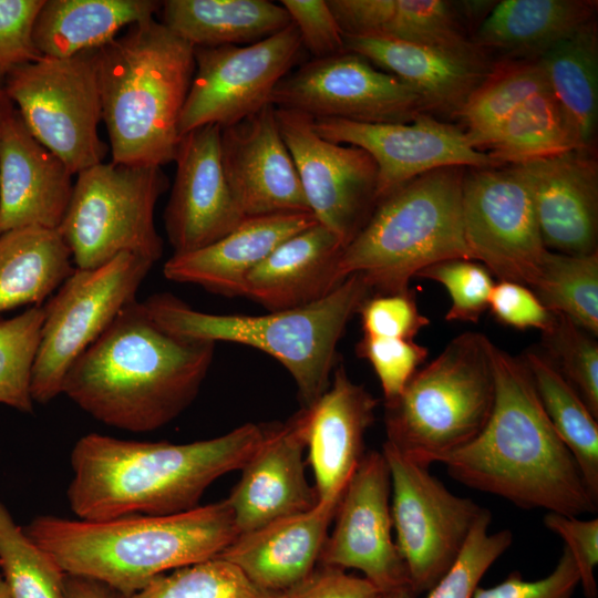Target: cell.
Here are the masks:
<instances>
[{"mask_svg": "<svg viewBox=\"0 0 598 598\" xmlns=\"http://www.w3.org/2000/svg\"><path fill=\"white\" fill-rule=\"evenodd\" d=\"M72 176L14 109L0 142V235L28 227L58 229L71 200Z\"/></svg>", "mask_w": 598, "mask_h": 598, "instance_id": "cell-23", "label": "cell"}, {"mask_svg": "<svg viewBox=\"0 0 598 598\" xmlns=\"http://www.w3.org/2000/svg\"><path fill=\"white\" fill-rule=\"evenodd\" d=\"M270 104L313 118L360 123H408L426 113L406 84L349 51L291 70L276 85Z\"/></svg>", "mask_w": 598, "mask_h": 598, "instance_id": "cell-15", "label": "cell"}, {"mask_svg": "<svg viewBox=\"0 0 598 598\" xmlns=\"http://www.w3.org/2000/svg\"><path fill=\"white\" fill-rule=\"evenodd\" d=\"M417 277L441 283L450 295L448 321L477 322L488 308L494 287L491 272L472 259H448L424 268Z\"/></svg>", "mask_w": 598, "mask_h": 598, "instance_id": "cell-44", "label": "cell"}, {"mask_svg": "<svg viewBox=\"0 0 598 598\" xmlns=\"http://www.w3.org/2000/svg\"><path fill=\"white\" fill-rule=\"evenodd\" d=\"M492 346L467 331L385 403L386 442L419 464L433 463L474 440L494 402Z\"/></svg>", "mask_w": 598, "mask_h": 598, "instance_id": "cell-8", "label": "cell"}, {"mask_svg": "<svg viewBox=\"0 0 598 598\" xmlns=\"http://www.w3.org/2000/svg\"><path fill=\"white\" fill-rule=\"evenodd\" d=\"M58 229L28 227L0 235V313L40 306L74 270Z\"/></svg>", "mask_w": 598, "mask_h": 598, "instance_id": "cell-33", "label": "cell"}, {"mask_svg": "<svg viewBox=\"0 0 598 598\" xmlns=\"http://www.w3.org/2000/svg\"><path fill=\"white\" fill-rule=\"evenodd\" d=\"M551 313L598 333V252L568 255L547 249L530 286Z\"/></svg>", "mask_w": 598, "mask_h": 598, "instance_id": "cell-38", "label": "cell"}, {"mask_svg": "<svg viewBox=\"0 0 598 598\" xmlns=\"http://www.w3.org/2000/svg\"><path fill=\"white\" fill-rule=\"evenodd\" d=\"M0 598H11L4 582L0 585Z\"/></svg>", "mask_w": 598, "mask_h": 598, "instance_id": "cell-56", "label": "cell"}, {"mask_svg": "<svg viewBox=\"0 0 598 598\" xmlns=\"http://www.w3.org/2000/svg\"><path fill=\"white\" fill-rule=\"evenodd\" d=\"M317 223L311 213L246 217L215 243L173 254L164 264L163 275L171 281L194 283L225 297H243L249 272L282 241Z\"/></svg>", "mask_w": 598, "mask_h": 598, "instance_id": "cell-27", "label": "cell"}, {"mask_svg": "<svg viewBox=\"0 0 598 598\" xmlns=\"http://www.w3.org/2000/svg\"><path fill=\"white\" fill-rule=\"evenodd\" d=\"M43 0H0V89L13 70L41 58L32 27Z\"/></svg>", "mask_w": 598, "mask_h": 598, "instance_id": "cell-47", "label": "cell"}, {"mask_svg": "<svg viewBox=\"0 0 598 598\" xmlns=\"http://www.w3.org/2000/svg\"><path fill=\"white\" fill-rule=\"evenodd\" d=\"M341 239L319 223L276 247L246 278L243 297L268 311L295 309L316 302L343 280L338 261Z\"/></svg>", "mask_w": 598, "mask_h": 598, "instance_id": "cell-28", "label": "cell"}, {"mask_svg": "<svg viewBox=\"0 0 598 598\" xmlns=\"http://www.w3.org/2000/svg\"><path fill=\"white\" fill-rule=\"evenodd\" d=\"M297 28L302 47L313 59L328 58L346 51L342 31L324 0H281Z\"/></svg>", "mask_w": 598, "mask_h": 598, "instance_id": "cell-48", "label": "cell"}, {"mask_svg": "<svg viewBox=\"0 0 598 598\" xmlns=\"http://www.w3.org/2000/svg\"><path fill=\"white\" fill-rule=\"evenodd\" d=\"M579 586V573L564 547L554 569L537 580H525L520 573L512 571L492 587H478L473 598H573Z\"/></svg>", "mask_w": 598, "mask_h": 598, "instance_id": "cell-49", "label": "cell"}, {"mask_svg": "<svg viewBox=\"0 0 598 598\" xmlns=\"http://www.w3.org/2000/svg\"><path fill=\"white\" fill-rule=\"evenodd\" d=\"M539 61L548 89L581 148H591L598 121V32L596 20L563 40Z\"/></svg>", "mask_w": 598, "mask_h": 598, "instance_id": "cell-34", "label": "cell"}, {"mask_svg": "<svg viewBox=\"0 0 598 598\" xmlns=\"http://www.w3.org/2000/svg\"><path fill=\"white\" fill-rule=\"evenodd\" d=\"M220 157L245 218L311 213L272 104L220 128Z\"/></svg>", "mask_w": 598, "mask_h": 598, "instance_id": "cell-19", "label": "cell"}, {"mask_svg": "<svg viewBox=\"0 0 598 598\" xmlns=\"http://www.w3.org/2000/svg\"><path fill=\"white\" fill-rule=\"evenodd\" d=\"M68 576L130 598L153 579L220 555L238 536L227 499L169 515L105 520L41 515L24 528Z\"/></svg>", "mask_w": 598, "mask_h": 598, "instance_id": "cell-4", "label": "cell"}, {"mask_svg": "<svg viewBox=\"0 0 598 598\" xmlns=\"http://www.w3.org/2000/svg\"><path fill=\"white\" fill-rule=\"evenodd\" d=\"M14 109L13 103L9 100L3 89H0V142L6 122Z\"/></svg>", "mask_w": 598, "mask_h": 598, "instance_id": "cell-54", "label": "cell"}, {"mask_svg": "<svg viewBox=\"0 0 598 598\" xmlns=\"http://www.w3.org/2000/svg\"><path fill=\"white\" fill-rule=\"evenodd\" d=\"M3 584V577H2V573H1V566H0V585Z\"/></svg>", "mask_w": 598, "mask_h": 598, "instance_id": "cell-57", "label": "cell"}, {"mask_svg": "<svg viewBox=\"0 0 598 598\" xmlns=\"http://www.w3.org/2000/svg\"><path fill=\"white\" fill-rule=\"evenodd\" d=\"M310 408L307 448L315 489L322 502H339L364 456V435L374 421L378 400L353 382L343 365Z\"/></svg>", "mask_w": 598, "mask_h": 598, "instance_id": "cell-25", "label": "cell"}, {"mask_svg": "<svg viewBox=\"0 0 598 598\" xmlns=\"http://www.w3.org/2000/svg\"><path fill=\"white\" fill-rule=\"evenodd\" d=\"M465 169H432L378 200L340 254V279L359 274L377 295L396 293L431 265L471 259L462 216Z\"/></svg>", "mask_w": 598, "mask_h": 598, "instance_id": "cell-7", "label": "cell"}, {"mask_svg": "<svg viewBox=\"0 0 598 598\" xmlns=\"http://www.w3.org/2000/svg\"><path fill=\"white\" fill-rule=\"evenodd\" d=\"M491 522L483 507L458 556L425 598H473L484 574L513 543L509 529L489 533Z\"/></svg>", "mask_w": 598, "mask_h": 598, "instance_id": "cell-42", "label": "cell"}, {"mask_svg": "<svg viewBox=\"0 0 598 598\" xmlns=\"http://www.w3.org/2000/svg\"><path fill=\"white\" fill-rule=\"evenodd\" d=\"M594 0H502L493 4L472 34L491 56L538 60L556 44L595 20Z\"/></svg>", "mask_w": 598, "mask_h": 598, "instance_id": "cell-29", "label": "cell"}, {"mask_svg": "<svg viewBox=\"0 0 598 598\" xmlns=\"http://www.w3.org/2000/svg\"><path fill=\"white\" fill-rule=\"evenodd\" d=\"M97 50L70 58H43L20 65L3 91L30 133L73 175L103 162L109 145L102 121Z\"/></svg>", "mask_w": 598, "mask_h": 598, "instance_id": "cell-10", "label": "cell"}, {"mask_svg": "<svg viewBox=\"0 0 598 598\" xmlns=\"http://www.w3.org/2000/svg\"><path fill=\"white\" fill-rule=\"evenodd\" d=\"M162 23L194 48L247 45L291 23L286 9L268 0H166Z\"/></svg>", "mask_w": 598, "mask_h": 598, "instance_id": "cell-32", "label": "cell"}, {"mask_svg": "<svg viewBox=\"0 0 598 598\" xmlns=\"http://www.w3.org/2000/svg\"><path fill=\"white\" fill-rule=\"evenodd\" d=\"M176 175L164 212L174 255L206 247L231 231L245 217L224 174L220 127L206 125L181 137Z\"/></svg>", "mask_w": 598, "mask_h": 598, "instance_id": "cell-20", "label": "cell"}, {"mask_svg": "<svg viewBox=\"0 0 598 598\" xmlns=\"http://www.w3.org/2000/svg\"><path fill=\"white\" fill-rule=\"evenodd\" d=\"M390 497L386 461L382 452L370 451L343 492L320 556L326 567L361 571L383 595L410 586L392 536Z\"/></svg>", "mask_w": 598, "mask_h": 598, "instance_id": "cell-17", "label": "cell"}, {"mask_svg": "<svg viewBox=\"0 0 598 598\" xmlns=\"http://www.w3.org/2000/svg\"><path fill=\"white\" fill-rule=\"evenodd\" d=\"M414 596L411 587L405 586L384 594L382 598H414Z\"/></svg>", "mask_w": 598, "mask_h": 598, "instance_id": "cell-55", "label": "cell"}, {"mask_svg": "<svg viewBox=\"0 0 598 598\" xmlns=\"http://www.w3.org/2000/svg\"><path fill=\"white\" fill-rule=\"evenodd\" d=\"M303 50L292 22L251 44L195 48V72L178 121L181 137L206 125H233L270 104L276 85Z\"/></svg>", "mask_w": 598, "mask_h": 598, "instance_id": "cell-14", "label": "cell"}, {"mask_svg": "<svg viewBox=\"0 0 598 598\" xmlns=\"http://www.w3.org/2000/svg\"><path fill=\"white\" fill-rule=\"evenodd\" d=\"M0 566L11 598H66V575L1 503Z\"/></svg>", "mask_w": 598, "mask_h": 598, "instance_id": "cell-39", "label": "cell"}, {"mask_svg": "<svg viewBox=\"0 0 598 598\" xmlns=\"http://www.w3.org/2000/svg\"><path fill=\"white\" fill-rule=\"evenodd\" d=\"M306 408L281 424H271L256 453L241 467L227 499L238 535L311 509L319 502L306 478Z\"/></svg>", "mask_w": 598, "mask_h": 598, "instance_id": "cell-21", "label": "cell"}, {"mask_svg": "<svg viewBox=\"0 0 598 598\" xmlns=\"http://www.w3.org/2000/svg\"><path fill=\"white\" fill-rule=\"evenodd\" d=\"M581 148L549 90L517 106L480 147L497 166L519 165Z\"/></svg>", "mask_w": 598, "mask_h": 598, "instance_id": "cell-35", "label": "cell"}, {"mask_svg": "<svg viewBox=\"0 0 598 598\" xmlns=\"http://www.w3.org/2000/svg\"><path fill=\"white\" fill-rule=\"evenodd\" d=\"M161 6L154 0H43L32 41L43 58H70L104 47L122 29L152 19Z\"/></svg>", "mask_w": 598, "mask_h": 598, "instance_id": "cell-31", "label": "cell"}, {"mask_svg": "<svg viewBox=\"0 0 598 598\" xmlns=\"http://www.w3.org/2000/svg\"><path fill=\"white\" fill-rule=\"evenodd\" d=\"M488 308L499 323L518 330L537 329L544 332L554 320V315L545 308L533 290L513 281L494 285Z\"/></svg>", "mask_w": 598, "mask_h": 598, "instance_id": "cell-51", "label": "cell"}, {"mask_svg": "<svg viewBox=\"0 0 598 598\" xmlns=\"http://www.w3.org/2000/svg\"><path fill=\"white\" fill-rule=\"evenodd\" d=\"M553 315L551 326L543 332L550 360L597 417L598 344L587 331L565 316Z\"/></svg>", "mask_w": 598, "mask_h": 598, "instance_id": "cell-43", "label": "cell"}, {"mask_svg": "<svg viewBox=\"0 0 598 598\" xmlns=\"http://www.w3.org/2000/svg\"><path fill=\"white\" fill-rule=\"evenodd\" d=\"M370 292L364 278L353 274L316 302L266 315L207 313L166 292L143 302L169 332L239 343L269 354L291 374L302 408H310L329 388L338 342Z\"/></svg>", "mask_w": 598, "mask_h": 598, "instance_id": "cell-6", "label": "cell"}, {"mask_svg": "<svg viewBox=\"0 0 598 598\" xmlns=\"http://www.w3.org/2000/svg\"><path fill=\"white\" fill-rule=\"evenodd\" d=\"M194 50L154 18L132 24L97 50L112 162L161 167L174 162Z\"/></svg>", "mask_w": 598, "mask_h": 598, "instance_id": "cell-5", "label": "cell"}, {"mask_svg": "<svg viewBox=\"0 0 598 598\" xmlns=\"http://www.w3.org/2000/svg\"><path fill=\"white\" fill-rule=\"evenodd\" d=\"M381 452L390 472L395 544L416 595L451 567L483 507L450 492L427 466L386 441Z\"/></svg>", "mask_w": 598, "mask_h": 598, "instance_id": "cell-12", "label": "cell"}, {"mask_svg": "<svg viewBox=\"0 0 598 598\" xmlns=\"http://www.w3.org/2000/svg\"><path fill=\"white\" fill-rule=\"evenodd\" d=\"M357 354L374 370L385 403L394 401L427 357V348L408 339L363 336L355 347Z\"/></svg>", "mask_w": 598, "mask_h": 598, "instance_id": "cell-45", "label": "cell"}, {"mask_svg": "<svg viewBox=\"0 0 598 598\" xmlns=\"http://www.w3.org/2000/svg\"><path fill=\"white\" fill-rule=\"evenodd\" d=\"M65 586L66 598H118L106 586L86 578L66 575Z\"/></svg>", "mask_w": 598, "mask_h": 598, "instance_id": "cell-53", "label": "cell"}, {"mask_svg": "<svg viewBox=\"0 0 598 598\" xmlns=\"http://www.w3.org/2000/svg\"><path fill=\"white\" fill-rule=\"evenodd\" d=\"M544 525L557 534L569 550L579 573V585L586 598H597L595 568L598 564V518L547 512Z\"/></svg>", "mask_w": 598, "mask_h": 598, "instance_id": "cell-50", "label": "cell"}, {"mask_svg": "<svg viewBox=\"0 0 598 598\" xmlns=\"http://www.w3.org/2000/svg\"><path fill=\"white\" fill-rule=\"evenodd\" d=\"M316 132L363 148L378 166L377 202L409 181L445 166H497L475 150L461 126L422 113L408 123H360L313 118Z\"/></svg>", "mask_w": 598, "mask_h": 598, "instance_id": "cell-18", "label": "cell"}, {"mask_svg": "<svg viewBox=\"0 0 598 598\" xmlns=\"http://www.w3.org/2000/svg\"><path fill=\"white\" fill-rule=\"evenodd\" d=\"M344 49L406 84L427 114L455 118L495 60L478 48L448 50L378 37L343 35Z\"/></svg>", "mask_w": 598, "mask_h": 598, "instance_id": "cell-24", "label": "cell"}, {"mask_svg": "<svg viewBox=\"0 0 598 598\" xmlns=\"http://www.w3.org/2000/svg\"><path fill=\"white\" fill-rule=\"evenodd\" d=\"M519 166L530 185L545 247L568 255L597 251L598 163L594 147Z\"/></svg>", "mask_w": 598, "mask_h": 598, "instance_id": "cell-22", "label": "cell"}, {"mask_svg": "<svg viewBox=\"0 0 598 598\" xmlns=\"http://www.w3.org/2000/svg\"><path fill=\"white\" fill-rule=\"evenodd\" d=\"M363 336L413 340L430 321L409 291L368 297L358 312Z\"/></svg>", "mask_w": 598, "mask_h": 598, "instance_id": "cell-46", "label": "cell"}, {"mask_svg": "<svg viewBox=\"0 0 598 598\" xmlns=\"http://www.w3.org/2000/svg\"><path fill=\"white\" fill-rule=\"evenodd\" d=\"M547 90L548 83L539 59H498L455 118L461 121V128L478 151L517 106Z\"/></svg>", "mask_w": 598, "mask_h": 598, "instance_id": "cell-37", "label": "cell"}, {"mask_svg": "<svg viewBox=\"0 0 598 598\" xmlns=\"http://www.w3.org/2000/svg\"><path fill=\"white\" fill-rule=\"evenodd\" d=\"M161 166L100 163L79 174L58 231L75 268L92 269L128 252L155 264L163 255L154 212L168 188Z\"/></svg>", "mask_w": 598, "mask_h": 598, "instance_id": "cell-9", "label": "cell"}, {"mask_svg": "<svg viewBox=\"0 0 598 598\" xmlns=\"http://www.w3.org/2000/svg\"><path fill=\"white\" fill-rule=\"evenodd\" d=\"M270 426L246 423L185 444L86 434L71 453L70 508L85 520L189 511L217 478L241 470Z\"/></svg>", "mask_w": 598, "mask_h": 598, "instance_id": "cell-2", "label": "cell"}, {"mask_svg": "<svg viewBox=\"0 0 598 598\" xmlns=\"http://www.w3.org/2000/svg\"><path fill=\"white\" fill-rule=\"evenodd\" d=\"M348 37H378L448 50L477 48L461 3L443 0H327Z\"/></svg>", "mask_w": 598, "mask_h": 598, "instance_id": "cell-30", "label": "cell"}, {"mask_svg": "<svg viewBox=\"0 0 598 598\" xmlns=\"http://www.w3.org/2000/svg\"><path fill=\"white\" fill-rule=\"evenodd\" d=\"M300 586L281 592L266 590L217 556L164 574L130 598H296Z\"/></svg>", "mask_w": 598, "mask_h": 598, "instance_id": "cell-40", "label": "cell"}, {"mask_svg": "<svg viewBox=\"0 0 598 598\" xmlns=\"http://www.w3.org/2000/svg\"><path fill=\"white\" fill-rule=\"evenodd\" d=\"M383 594L364 577L326 567L300 586L296 598H382Z\"/></svg>", "mask_w": 598, "mask_h": 598, "instance_id": "cell-52", "label": "cell"}, {"mask_svg": "<svg viewBox=\"0 0 598 598\" xmlns=\"http://www.w3.org/2000/svg\"><path fill=\"white\" fill-rule=\"evenodd\" d=\"M44 319L43 306L0 321V403L33 411L31 374Z\"/></svg>", "mask_w": 598, "mask_h": 598, "instance_id": "cell-41", "label": "cell"}, {"mask_svg": "<svg viewBox=\"0 0 598 598\" xmlns=\"http://www.w3.org/2000/svg\"><path fill=\"white\" fill-rule=\"evenodd\" d=\"M276 116L311 214L348 245L377 204L374 159L361 147L320 136L308 114L276 109Z\"/></svg>", "mask_w": 598, "mask_h": 598, "instance_id": "cell-16", "label": "cell"}, {"mask_svg": "<svg viewBox=\"0 0 598 598\" xmlns=\"http://www.w3.org/2000/svg\"><path fill=\"white\" fill-rule=\"evenodd\" d=\"M215 346L169 332L135 299L71 365L62 394L109 426L154 431L196 398Z\"/></svg>", "mask_w": 598, "mask_h": 598, "instance_id": "cell-1", "label": "cell"}, {"mask_svg": "<svg viewBox=\"0 0 598 598\" xmlns=\"http://www.w3.org/2000/svg\"><path fill=\"white\" fill-rule=\"evenodd\" d=\"M523 361L546 415L574 456L588 491L598 501L597 417L548 357L530 350L525 352Z\"/></svg>", "mask_w": 598, "mask_h": 598, "instance_id": "cell-36", "label": "cell"}, {"mask_svg": "<svg viewBox=\"0 0 598 598\" xmlns=\"http://www.w3.org/2000/svg\"><path fill=\"white\" fill-rule=\"evenodd\" d=\"M462 216L472 260L499 281L534 283L547 248L519 165L466 167Z\"/></svg>", "mask_w": 598, "mask_h": 598, "instance_id": "cell-13", "label": "cell"}, {"mask_svg": "<svg viewBox=\"0 0 598 598\" xmlns=\"http://www.w3.org/2000/svg\"><path fill=\"white\" fill-rule=\"evenodd\" d=\"M494 402L481 433L439 463L467 487L522 508L597 512L579 467L553 427L523 360L492 346Z\"/></svg>", "mask_w": 598, "mask_h": 598, "instance_id": "cell-3", "label": "cell"}, {"mask_svg": "<svg viewBox=\"0 0 598 598\" xmlns=\"http://www.w3.org/2000/svg\"><path fill=\"white\" fill-rule=\"evenodd\" d=\"M339 502L319 501L307 512L239 534L218 556L260 588L278 592L297 588L315 574Z\"/></svg>", "mask_w": 598, "mask_h": 598, "instance_id": "cell-26", "label": "cell"}, {"mask_svg": "<svg viewBox=\"0 0 598 598\" xmlns=\"http://www.w3.org/2000/svg\"><path fill=\"white\" fill-rule=\"evenodd\" d=\"M151 261L123 252L92 269L74 268L43 307L44 319L31 374L33 402L62 394L64 377L75 360L136 299Z\"/></svg>", "mask_w": 598, "mask_h": 598, "instance_id": "cell-11", "label": "cell"}]
</instances>
